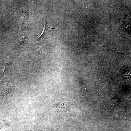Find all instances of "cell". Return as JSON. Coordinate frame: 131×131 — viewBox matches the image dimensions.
Returning <instances> with one entry per match:
<instances>
[{
    "label": "cell",
    "mask_w": 131,
    "mask_h": 131,
    "mask_svg": "<svg viewBox=\"0 0 131 131\" xmlns=\"http://www.w3.org/2000/svg\"><path fill=\"white\" fill-rule=\"evenodd\" d=\"M44 30L46 31H54L58 29H57L51 28L49 27L48 26L47 23L45 24V25H44Z\"/></svg>",
    "instance_id": "obj_3"
},
{
    "label": "cell",
    "mask_w": 131,
    "mask_h": 131,
    "mask_svg": "<svg viewBox=\"0 0 131 131\" xmlns=\"http://www.w3.org/2000/svg\"><path fill=\"white\" fill-rule=\"evenodd\" d=\"M15 86L13 84L8 83L7 85L6 88L5 90L6 95L10 92L13 90L15 89Z\"/></svg>",
    "instance_id": "obj_1"
},
{
    "label": "cell",
    "mask_w": 131,
    "mask_h": 131,
    "mask_svg": "<svg viewBox=\"0 0 131 131\" xmlns=\"http://www.w3.org/2000/svg\"><path fill=\"white\" fill-rule=\"evenodd\" d=\"M16 28L17 31H23L27 30V27L24 25L18 24L16 26Z\"/></svg>",
    "instance_id": "obj_2"
}]
</instances>
